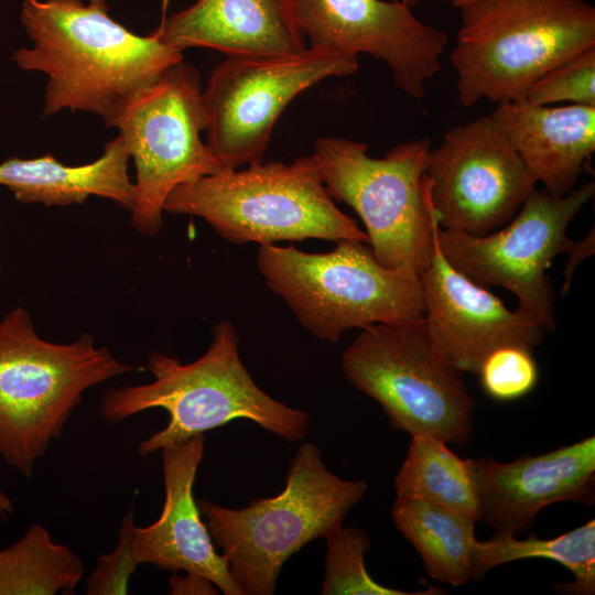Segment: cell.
I'll use <instances>...</instances> for the list:
<instances>
[{
	"label": "cell",
	"instance_id": "obj_1",
	"mask_svg": "<svg viewBox=\"0 0 595 595\" xmlns=\"http://www.w3.org/2000/svg\"><path fill=\"white\" fill-rule=\"evenodd\" d=\"M32 47L12 53L17 66L47 76L43 115L87 111L116 128L130 105L183 52L152 33H133L109 15L106 0H22Z\"/></svg>",
	"mask_w": 595,
	"mask_h": 595
},
{
	"label": "cell",
	"instance_id": "obj_2",
	"mask_svg": "<svg viewBox=\"0 0 595 595\" xmlns=\"http://www.w3.org/2000/svg\"><path fill=\"white\" fill-rule=\"evenodd\" d=\"M212 333L209 347L198 359L183 364L153 351L148 359L153 381L112 388L104 394L99 415L110 424L154 408L166 411L167 424L138 445L141 456L236 419L249 420L290 443L306 437L312 415L275 400L256 385L241 361L236 326L221 321Z\"/></svg>",
	"mask_w": 595,
	"mask_h": 595
},
{
	"label": "cell",
	"instance_id": "obj_3",
	"mask_svg": "<svg viewBox=\"0 0 595 595\" xmlns=\"http://www.w3.org/2000/svg\"><path fill=\"white\" fill-rule=\"evenodd\" d=\"M458 9L448 61L464 108L522 101L539 77L595 46V8L586 0H473Z\"/></svg>",
	"mask_w": 595,
	"mask_h": 595
},
{
	"label": "cell",
	"instance_id": "obj_4",
	"mask_svg": "<svg viewBox=\"0 0 595 595\" xmlns=\"http://www.w3.org/2000/svg\"><path fill=\"white\" fill-rule=\"evenodd\" d=\"M137 368L93 336L43 339L22 306L0 321V456L23 477L58 439L88 389Z\"/></svg>",
	"mask_w": 595,
	"mask_h": 595
},
{
	"label": "cell",
	"instance_id": "obj_5",
	"mask_svg": "<svg viewBox=\"0 0 595 595\" xmlns=\"http://www.w3.org/2000/svg\"><path fill=\"white\" fill-rule=\"evenodd\" d=\"M366 490L364 480H346L329 472L320 447L303 442L278 495L240 509L205 499L197 506L242 595H273L285 562L343 526Z\"/></svg>",
	"mask_w": 595,
	"mask_h": 595
},
{
	"label": "cell",
	"instance_id": "obj_6",
	"mask_svg": "<svg viewBox=\"0 0 595 595\" xmlns=\"http://www.w3.org/2000/svg\"><path fill=\"white\" fill-rule=\"evenodd\" d=\"M163 210L201 217L235 245L309 238L369 242L357 223L335 205L312 155L202 176L175 187Z\"/></svg>",
	"mask_w": 595,
	"mask_h": 595
},
{
	"label": "cell",
	"instance_id": "obj_7",
	"mask_svg": "<svg viewBox=\"0 0 595 595\" xmlns=\"http://www.w3.org/2000/svg\"><path fill=\"white\" fill-rule=\"evenodd\" d=\"M431 148L425 137L397 144L375 159L365 142L322 137L312 154L332 198L361 218L376 260L415 279L430 264L437 221L426 176Z\"/></svg>",
	"mask_w": 595,
	"mask_h": 595
},
{
	"label": "cell",
	"instance_id": "obj_8",
	"mask_svg": "<svg viewBox=\"0 0 595 595\" xmlns=\"http://www.w3.org/2000/svg\"><path fill=\"white\" fill-rule=\"evenodd\" d=\"M327 252L260 246L257 267L315 337L337 343L350 328L424 316L420 280L381 266L368 244L340 239Z\"/></svg>",
	"mask_w": 595,
	"mask_h": 595
},
{
	"label": "cell",
	"instance_id": "obj_9",
	"mask_svg": "<svg viewBox=\"0 0 595 595\" xmlns=\"http://www.w3.org/2000/svg\"><path fill=\"white\" fill-rule=\"evenodd\" d=\"M348 383L382 408L396 431L467 443L475 402L436 348L425 316L361 328L342 356Z\"/></svg>",
	"mask_w": 595,
	"mask_h": 595
},
{
	"label": "cell",
	"instance_id": "obj_10",
	"mask_svg": "<svg viewBox=\"0 0 595 595\" xmlns=\"http://www.w3.org/2000/svg\"><path fill=\"white\" fill-rule=\"evenodd\" d=\"M202 93L199 72L183 60L143 91L116 127L134 163L131 225L143 236L160 232L164 203L175 187L226 170L201 139Z\"/></svg>",
	"mask_w": 595,
	"mask_h": 595
},
{
	"label": "cell",
	"instance_id": "obj_11",
	"mask_svg": "<svg viewBox=\"0 0 595 595\" xmlns=\"http://www.w3.org/2000/svg\"><path fill=\"white\" fill-rule=\"evenodd\" d=\"M595 193L589 182L563 196L534 188L506 225L483 236L437 228L441 251L461 273L480 286H501L518 300L516 310L555 331L554 292L547 270L560 253L580 244L566 236L570 223Z\"/></svg>",
	"mask_w": 595,
	"mask_h": 595
},
{
	"label": "cell",
	"instance_id": "obj_12",
	"mask_svg": "<svg viewBox=\"0 0 595 595\" xmlns=\"http://www.w3.org/2000/svg\"><path fill=\"white\" fill-rule=\"evenodd\" d=\"M358 67L357 56L318 47L289 56H227L202 93L206 144L226 170L262 162L275 122L296 96Z\"/></svg>",
	"mask_w": 595,
	"mask_h": 595
},
{
	"label": "cell",
	"instance_id": "obj_13",
	"mask_svg": "<svg viewBox=\"0 0 595 595\" xmlns=\"http://www.w3.org/2000/svg\"><path fill=\"white\" fill-rule=\"evenodd\" d=\"M426 176L440 228L472 236L506 225L538 183L491 113L447 130Z\"/></svg>",
	"mask_w": 595,
	"mask_h": 595
},
{
	"label": "cell",
	"instance_id": "obj_14",
	"mask_svg": "<svg viewBox=\"0 0 595 595\" xmlns=\"http://www.w3.org/2000/svg\"><path fill=\"white\" fill-rule=\"evenodd\" d=\"M310 47L358 56L368 54L389 68L393 84L422 99L425 86L441 71L447 33L415 17L401 1L292 0Z\"/></svg>",
	"mask_w": 595,
	"mask_h": 595
},
{
	"label": "cell",
	"instance_id": "obj_15",
	"mask_svg": "<svg viewBox=\"0 0 595 595\" xmlns=\"http://www.w3.org/2000/svg\"><path fill=\"white\" fill-rule=\"evenodd\" d=\"M433 228L430 264L420 275L424 316L437 350L462 372L477 374L495 349L518 345L533 349L544 331L518 310H509L488 289L457 271L440 249Z\"/></svg>",
	"mask_w": 595,
	"mask_h": 595
},
{
	"label": "cell",
	"instance_id": "obj_16",
	"mask_svg": "<svg viewBox=\"0 0 595 595\" xmlns=\"http://www.w3.org/2000/svg\"><path fill=\"white\" fill-rule=\"evenodd\" d=\"M479 521L497 533L520 536L530 530L547 506L595 499V436L536 456L499 463L470 458Z\"/></svg>",
	"mask_w": 595,
	"mask_h": 595
},
{
	"label": "cell",
	"instance_id": "obj_17",
	"mask_svg": "<svg viewBox=\"0 0 595 595\" xmlns=\"http://www.w3.org/2000/svg\"><path fill=\"white\" fill-rule=\"evenodd\" d=\"M205 435L198 434L161 450L165 500L160 517L134 528L133 551L140 564L172 573L195 572L208 577L225 595H242L226 558L218 553L194 498Z\"/></svg>",
	"mask_w": 595,
	"mask_h": 595
},
{
	"label": "cell",
	"instance_id": "obj_18",
	"mask_svg": "<svg viewBox=\"0 0 595 595\" xmlns=\"http://www.w3.org/2000/svg\"><path fill=\"white\" fill-rule=\"evenodd\" d=\"M183 52L207 47L227 56H289L306 46L292 0H196L151 32Z\"/></svg>",
	"mask_w": 595,
	"mask_h": 595
},
{
	"label": "cell",
	"instance_id": "obj_19",
	"mask_svg": "<svg viewBox=\"0 0 595 595\" xmlns=\"http://www.w3.org/2000/svg\"><path fill=\"white\" fill-rule=\"evenodd\" d=\"M491 116L543 190L563 196L574 188L595 151V106L502 102Z\"/></svg>",
	"mask_w": 595,
	"mask_h": 595
},
{
	"label": "cell",
	"instance_id": "obj_20",
	"mask_svg": "<svg viewBox=\"0 0 595 595\" xmlns=\"http://www.w3.org/2000/svg\"><path fill=\"white\" fill-rule=\"evenodd\" d=\"M129 152L118 134L102 154L82 165H66L51 153L34 159L12 156L0 163V185L24 204L69 206L90 196L112 201L131 212L134 187L128 174Z\"/></svg>",
	"mask_w": 595,
	"mask_h": 595
},
{
	"label": "cell",
	"instance_id": "obj_21",
	"mask_svg": "<svg viewBox=\"0 0 595 595\" xmlns=\"http://www.w3.org/2000/svg\"><path fill=\"white\" fill-rule=\"evenodd\" d=\"M394 526L419 553L428 575L453 586L473 580L475 523L469 516L414 498L397 497Z\"/></svg>",
	"mask_w": 595,
	"mask_h": 595
},
{
	"label": "cell",
	"instance_id": "obj_22",
	"mask_svg": "<svg viewBox=\"0 0 595 595\" xmlns=\"http://www.w3.org/2000/svg\"><path fill=\"white\" fill-rule=\"evenodd\" d=\"M397 497L414 498L463 512L479 521L470 458L430 434L411 436L408 454L394 477Z\"/></svg>",
	"mask_w": 595,
	"mask_h": 595
},
{
	"label": "cell",
	"instance_id": "obj_23",
	"mask_svg": "<svg viewBox=\"0 0 595 595\" xmlns=\"http://www.w3.org/2000/svg\"><path fill=\"white\" fill-rule=\"evenodd\" d=\"M526 559H545L565 566L574 576L573 583H559L555 589L569 595L595 593V520L552 539L495 533L487 541L474 545L473 580L483 577L491 569Z\"/></svg>",
	"mask_w": 595,
	"mask_h": 595
},
{
	"label": "cell",
	"instance_id": "obj_24",
	"mask_svg": "<svg viewBox=\"0 0 595 595\" xmlns=\"http://www.w3.org/2000/svg\"><path fill=\"white\" fill-rule=\"evenodd\" d=\"M84 572L76 553L55 543L41 523H33L0 550V595H71Z\"/></svg>",
	"mask_w": 595,
	"mask_h": 595
},
{
	"label": "cell",
	"instance_id": "obj_25",
	"mask_svg": "<svg viewBox=\"0 0 595 595\" xmlns=\"http://www.w3.org/2000/svg\"><path fill=\"white\" fill-rule=\"evenodd\" d=\"M325 574L321 586L323 595H425L440 594V588L428 592H403L376 582L365 566V554L370 539L363 528L335 529L325 538Z\"/></svg>",
	"mask_w": 595,
	"mask_h": 595
},
{
	"label": "cell",
	"instance_id": "obj_26",
	"mask_svg": "<svg viewBox=\"0 0 595 595\" xmlns=\"http://www.w3.org/2000/svg\"><path fill=\"white\" fill-rule=\"evenodd\" d=\"M522 101L541 106L562 101L595 106V46L539 77Z\"/></svg>",
	"mask_w": 595,
	"mask_h": 595
},
{
	"label": "cell",
	"instance_id": "obj_27",
	"mask_svg": "<svg viewBox=\"0 0 595 595\" xmlns=\"http://www.w3.org/2000/svg\"><path fill=\"white\" fill-rule=\"evenodd\" d=\"M477 374L486 394L498 401H512L527 396L539 379L532 349L518 345L493 350Z\"/></svg>",
	"mask_w": 595,
	"mask_h": 595
},
{
	"label": "cell",
	"instance_id": "obj_28",
	"mask_svg": "<svg viewBox=\"0 0 595 595\" xmlns=\"http://www.w3.org/2000/svg\"><path fill=\"white\" fill-rule=\"evenodd\" d=\"M133 512L129 510L121 520L115 550L100 555L95 570L86 578L87 595H123L128 593L131 575L140 565L133 551Z\"/></svg>",
	"mask_w": 595,
	"mask_h": 595
},
{
	"label": "cell",
	"instance_id": "obj_29",
	"mask_svg": "<svg viewBox=\"0 0 595 595\" xmlns=\"http://www.w3.org/2000/svg\"><path fill=\"white\" fill-rule=\"evenodd\" d=\"M170 593L173 595H216L217 586L205 575L185 572L173 573L169 578Z\"/></svg>",
	"mask_w": 595,
	"mask_h": 595
},
{
	"label": "cell",
	"instance_id": "obj_30",
	"mask_svg": "<svg viewBox=\"0 0 595 595\" xmlns=\"http://www.w3.org/2000/svg\"><path fill=\"white\" fill-rule=\"evenodd\" d=\"M594 228H592L591 232L583 240H580L578 246L569 255L570 259L563 271L564 282L561 289L562 296L570 290L571 279L575 268L594 252Z\"/></svg>",
	"mask_w": 595,
	"mask_h": 595
},
{
	"label": "cell",
	"instance_id": "obj_31",
	"mask_svg": "<svg viewBox=\"0 0 595 595\" xmlns=\"http://www.w3.org/2000/svg\"><path fill=\"white\" fill-rule=\"evenodd\" d=\"M453 7L455 8H459L461 6L469 2V1H473V0H447Z\"/></svg>",
	"mask_w": 595,
	"mask_h": 595
},
{
	"label": "cell",
	"instance_id": "obj_32",
	"mask_svg": "<svg viewBox=\"0 0 595 595\" xmlns=\"http://www.w3.org/2000/svg\"><path fill=\"white\" fill-rule=\"evenodd\" d=\"M402 3L409 6L410 8L418 4L421 0H400Z\"/></svg>",
	"mask_w": 595,
	"mask_h": 595
},
{
	"label": "cell",
	"instance_id": "obj_33",
	"mask_svg": "<svg viewBox=\"0 0 595 595\" xmlns=\"http://www.w3.org/2000/svg\"><path fill=\"white\" fill-rule=\"evenodd\" d=\"M424 1H432V0H424Z\"/></svg>",
	"mask_w": 595,
	"mask_h": 595
}]
</instances>
